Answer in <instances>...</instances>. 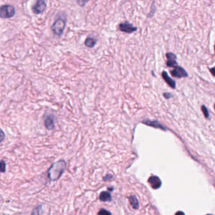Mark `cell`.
Wrapping results in <instances>:
<instances>
[{"instance_id": "cell-1", "label": "cell", "mask_w": 215, "mask_h": 215, "mask_svg": "<svg viewBox=\"0 0 215 215\" xmlns=\"http://www.w3.org/2000/svg\"><path fill=\"white\" fill-rule=\"evenodd\" d=\"M66 162L64 160H60L52 163L48 170V177L51 181L59 180L66 171Z\"/></svg>"}, {"instance_id": "cell-2", "label": "cell", "mask_w": 215, "mask_h": 215, "mask_svg": "<svg viewBox=\"0 0 215 215\" xmlns=\"http://www.w3.org/2000/svg\"><path fill=\"white\" fill-rule=\"evenodd\" d=\"M66 20L63 18H58L56 19L51 26V30L54 34L58 36H61L66 27Z\"/></svg>"}, {"instance_id": "cell-3", "label": "cell", "mask_w": 215, "mask_h": 215, "mask_svg": "<svg viewBox=\"0 0 215 215\" xmlns=\"http://www.w3.org/2000/svg\"><path fill=\"white\" fill-rule=\"evenodd\" d=\"M15 14V8L10 5H4L0 8V17L2 18H10Z\"/></svg>"}, {"instance_id": "cell-4", "label": "cell", "mask_w": 215, "mask_h": 215, "mask_svg": "<svg viewBox=\"0 0 215 215\" xmlns=\"http://www.w3.org/2000/svg\"><path fill=\"white\" fill-rule=\"evenodd\" d=\"M55 117L52 114H46L44 116V126L48 130H52L55 128Z\"/></svg>"}, {"instance_id": "cell-5", "label": "cell", "mask_w": 215, "mask_h": 215, "mask_svg": "<svg viewBox=\"0 0 215 215\" xmlns=\"http://www.w3.org/2000/svg\"><path fill=\"white\" fill-rule=\"evenodd\" d=\"M47 8V4L44 1H37L32 6V11L35 14H40L43 13Z\"/></svg>"}, {"instance_id": "cell-6", "label": "cell", "mask_w": 215, "mask_h": 215, "mask_svg": "<svg viewBox=\"0 0 215 215\" xmlns=\"http://www.w3.org/2000/svg\"><path fill=\"white\" fill-rule=\"evenodd\" d=\"M119 29L121 32L127 33H131L134 32H136L138 29L136 27H134L132 24L129 23L128 21L120 24L119 25Z\"/></svg>"}, {"instance_id": "cell-7", "label": "cell", "mask_w": 215, "mask_h": 215, "mask_svg": "<svg viewBox=\"0 0 215 215\" xmlns=\"http://www.w3.org/2000/svg\"><path fill=\"white\" fill-rule=\"evenodd\" d=\"M171 73L174 77L179 78H182L188 76V73L186 72V71L183 68V67L180 66H177L175 67V69L171 71Z\"/></svg>"}, {"instance_id": "cell-8", "label": "cell", "mask_w": 215, "mask_h": 215, "mask_svg": "<svg viewBox=\"0 0 215 215\" xmlns=\"http://www.w3.org/2000/svg\"><path fill=\"white\" fill-rule=\"evenodd\" d=\"M166 57L167 58V65L168 67H176L178 66V64L176 61L177 56L175 54L172 52H168L166 54Z\"/></svg>"}, {"instance_id": "cell-9", "label": "cell", "mask_w": 215, "mask_h": 215, "mask_svg": "<svg viewBox=\"0 0 215 215\" xmlns=\"http://www.w3.org/2000/svg\"><path fill=\"white\" fill-rule=\"evenodd\" d=\"M148 182L150 184L151 187L154 189L160 188L162 185L161 180L157 176H151L148 179Z\"/></svg>"}, {"instance_id": "cell-10", "label": "cell", "mask_w": 215, "mask_h": 215, "mask_svg": "<svg viewBox=\"0 0 215 215\" xmlns=\"http://www.w3.org/2000/svg\"><path fill=\"white\" fill-rule=\"evenodd\" d=\"M162 78H163V80L166 82V83L171 86L172 88H175V86H176V83L175 82V81L174 80H172V79L171 78V77H169V76L168 75L166 71H163L162 73Z\"/></svg>"}, {"instance_id": "cell-11", "label": "cell", "mask_w": 215, "mask_h": 215, "mask_svg": "<svg viewBox=\"0 0 215 215\" xmlns=\"http://www.w3.org/2000/svg\"><path fill=\"white\" fill-rule=\"evenodd\" d=\"M100 201L102 202H108L112 201V196L108 191H102L99 195Z\"/></svg>"}, {"instance_id": "cell-12", "label": "cell", "mask_w": 215, "mask_h": 215, "mask_svg": "<svg viewBox=\"0 0 215 215\" xmlns=\"http://www.w3.org/2000/svg\"><path fill=\"white\" fill-rule=\"evenodd\" d=\"M128 199L132 208L134 209H138L139 208V201L137 197L135 195H131L128 198Z\"/></svg>"}, {"instance_id": "cell-13", "label": "cell", "mask_w": 215, "mask_h": 215, "mask_svg": "<svg viewBox=\"0 0 215 215\" xmlns=\"http://www.w3.org/2000/svg\"><path fill=\"white\" fill-rule=\"evenodd\" d=\"M143 123L144 124H146V125L153 127V128H159V129H161L162 130H166V129L162 125H161V124L159 122L156 121H144L143 122Z\"/></svg>"}, {"instance_id": "cell-14", "label": "cell", "mask_w": 215, "mask_h": 215, "mask_svg": "<svg viewBox=\"0 0 215 215\" xmlns=\"http://www.w3.org/2000/svg\"><path fill=\"white\" fill-rule=\"evenodd\" d=\"M96 43H97V40L92 37H87L85 41V46L90 48H94L95 46Z\"/></svg>"}, {"instance_id": "cell-15", "label": "cell", "mask_w": 215, "mask_h": 215, "mask_svg": "<svg viewBox=\"0 0 215 215\" xmlns=\"http://www.w3.org/2000/svg\"><path fill=\"white\" fill-rule=\"evenodd\" d=\"M42 205H37L32 211L31 215H42Z\"/></svg>"}, {"instance_id": "cell-16", "label": "cell", "mask_w": 215, "mask_h": 215, "mask_svg": "<svg viewBox=\"0 0 215 215\" xmlns=\"http://www.w3.org/2000/svg\"><path fill=\"white\" fill-rule=\"evenodd\" d=\"M201 110H202V113H203L204 116H205V117L206 119L209 118V112H208V109L206 108V107L205 106H202V107H201Z\"/></svg>"}, {"instance_id": "cell-17", "label": "cell", "mask_w": 215, "mask_h": 215, "mask_svg": "<svg viewBox=\"0 0 215 215\" xmlns=\"http://www.w3.org/2000/svg\"><path fill=\"white\" fill-rule=\"evenodd\" d=\"M98 215H112V213L104 208H102L98 212Z\"/></svg>"}, {"instance_id": "cell-18", "label": "cell", "mask_w": 215, "mask_h": 215, "mask_svg": "<svg viewBox=\"0 0 215 215\" xmlns=\"http://www.w3.org/2000/svg\"><path fill=\"white\" fill-rule=\"evenodd\" d=\"M0 171L2 173H5L6 172V163L3 160H2L0 162Z\"/></svg>"}, {"instance_id": "cell-19", "label": "cell", "mask_w": 215, "mask_h": 215, "mask_svg": "<svg viewBox=\"0 0 215 215\" xmlns=\"http://www.w3.org/2000/svg\"><path fill=\"white\" fill-rule=\"evenodd\" d=\"M112 178H113V175L112 174H109L103 177V180L104 181H109V180H110Z\"/></svg>"}, {"instance_id": "cell-20", "label": "cell", "mask_w": 215, "mask_h": 215, "mask_svg": "<svg viewBox=\"0 0 215 215\" xmlns=\"http://www.w3.org/2000/svg\"><path fill=\"white\" fill-rule=\"evenodd\" d=\"M163 97L165 98H167V99H169V98L173 97V95L171 94H170V93H164L163 94Z\"/></svg>"}, {"instance_id": "cell-21", "label": "cell", "mask_w": 215, "mask_h": 215, "mask_svg": "<svg viewBox=\"0 0 215 215\" xmlns=\"http://www.w3.org/2000/svg\"><path fill=\"white\" fill-rule=\"evenodd\" d=\"M88 2H85V1H78L77 3L80 5V6H85V5L88 3Z\"/></svg>"}, {"instance_id": "cell-22", "label": "cell", "mask_w": 215, "mask_h": 215, "mask_svg": "<svg viewBox=\"0 0 215 215\" xmlns=\"http://www.w3.org/2000/svg\"><path fill=\"white\" fill-rule=\"evenodd\" d=\"M209 71H210V73L212 74V75L215 77V66L209 69Z\"/></svg>"}, {"instance_id": "cell-23", "label": "cell", "mask_w": 215, "mask_h": 215, "mask_svg": "<svg viewBox=\"0 0 215 215\" xmlns=\"http://www.w3.org/2000/svg\"><path fill=\"white\" fill-rule=\"evenodd\" d=\"M5 134L3 132V130H2V131H1V142H2L3 141V140L5 138Z\"/></svg>"}, {"instance_id": "cell-24", "label": "cell", "mask_w": 215, "mask_h": 215, "mask_svg": "<svg viewBox=\"0 0 215 215\" xmlns=\"http://www.w3.org/2000/svg\"><path fill=\"white\" fill-rule=\"evenodd\" d=\"M175 215H185V214L182 211H178L175 213Z\"/></svg>"}, {"instance_id": "cell-25", "label": "cell", "mask_w": 215, "mask_h": 215, "mask_svg": "<svg viewBox=\"0 0 215 215\" xmlns=\"http://www.w3.org/2000/svg\"><path fill=\"white\" fill-rule=\"evenodd\" d=\"M214 52H215V45H214Z\"/></svg>"}, {"instance_id": "cell-26", "label": "cell", "mask_w": 215, "mask_h": 215, "mask_svg": "<svg viewBox=\"0 0 215 215\" xmlns=\"http://www.w3.org/2000/svg\"><path fill=\"white\" fill-rule=\"evenodd\" d=\"M214 109H215V104H214Z\"/></svg>"}, {"instance_id": "cell-27", "label": "cell", "mask_w": 215, "mask_h": 215, "mask_svg": "<svg viewBox=\"0 0 215 215\" xmlns=\"http://www.w3.org/2000/svg\"><path fill=\"white\" fill-rule=\"evenodd\" d=\"M207 215H211V214H207Z\"/></svg>"}]
</instances>
